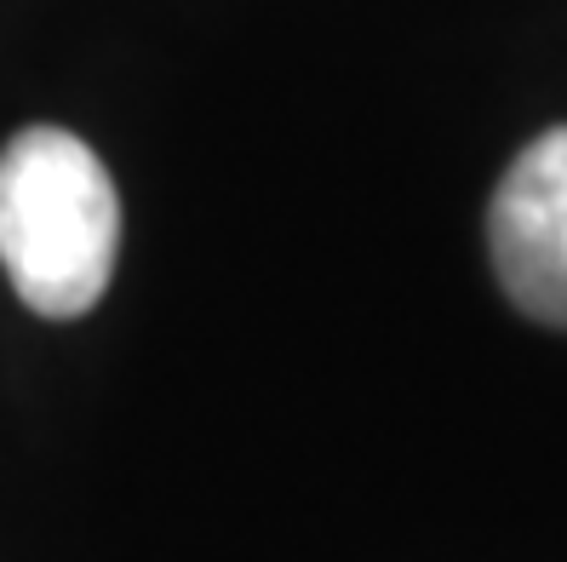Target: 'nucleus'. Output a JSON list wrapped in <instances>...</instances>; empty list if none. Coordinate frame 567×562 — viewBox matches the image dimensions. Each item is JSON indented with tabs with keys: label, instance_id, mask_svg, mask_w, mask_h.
I'll return each mask as SVG.
<instances>
[{
	"label": "nucleus",
	"instance_id": "f257e3e1",
	"mask_svg": "<svg viewBox=\"0 0 567 562\" xmlns=\"http://www.w3.org/2000/svg\"><path fill=\"white\" fill-rule=\"evenodd\" d=\"M121 195L75 132L23 126L0 150V264L18 299L70 321L86 316L115 276Z\"/></svg>",
	"mask_w": 567,
	"mask_h": 562
},
{
	"label": "nucleus",
	"instance_id": "f03ea898",
	"mask_svg": "<svg viewBox=\"0 0 567 562\" xmlns=\"http://www.w3.org/2000/svg\"><path fill=\"white\" fill-rule=\"evenodd\" d=\"M487 247L505 299L545 327H567V126L539 132L498 178Z\"/></svg>",
	"mask_w": 567,
	"mask_h": 562
}]
</instances>
